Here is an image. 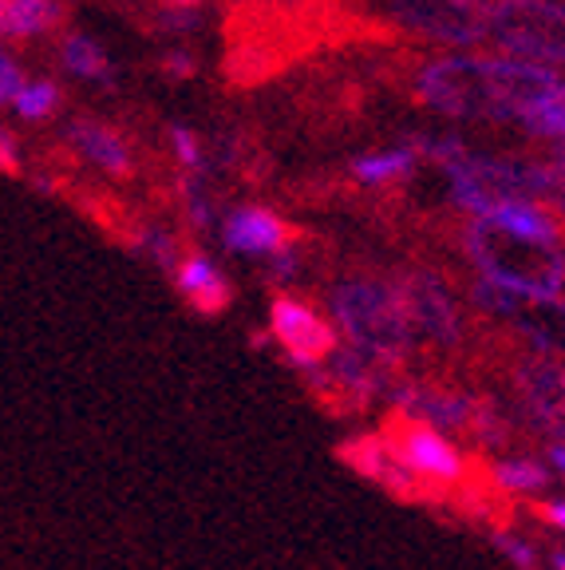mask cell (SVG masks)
Masks as SVG:
<instances>
[{
	"mask_svg": "<svg viewBox=\"0 0 565 570\" xmlns=\"http://www.w3.org/2000/svg\"><path fill=\"white\" fill-rule=\"evenodd\" d=\"M549 206H557V210L565 214V167H549V195H546Z\"/></svg>",
	"mask_w": 565,
	"mask_h": 570,
	"instance_id": "26",
	"label": "cell"
},
{
	"mask_svg": "<svg viewBox=\"0 0 565 570\" xmlns=\"http://www.w3.org/2000/svg\"><path fill=\"white\" fill-rule=\"evenodd\" d=\"M0 163H4L9 175H17V139H12V131L0 135Z\"/></svg>",
	"mask_w": 565,
	"mask_h": 570,
	"instance_id": "28",
	"label": "cell"
},
{
	"mask_svg": "<svg viewBox=\"0 0 565 570\" xmlns=\"http://www.w3.org/2000/svg\"><path fill=\"white\" fill-rule=\"evenodd\" d=\"M447 175L455 203L475 214H490L503 203H546L549 195V167L542 163L463 155V159L447 163Z\"/></svg>",
	"mask_w": 565,
	"mask_h": 570,
	"instance_id": "4",
	"label": "cell"
},
{
	"mask_svg": "<svg viewBox=\"0 0 565 570\" xmlns=\"http://www.w3.org/2000/svg\"><path fill=\"white\" fill-rule=\"evenodd\" d=\"M20 91H24V80H20L17 60L4 56V60H0V99H4V104H17Z\"/></svg>",
	"mask_w": 565,
	"mask_h": 570,
	"instance_id": "24",
	"label": "cell"
},
{
	"mask_svg": "<svg viewBox=\"0 0 565 570\" xmlns=\"http://www.w3.org/2000/svg\"><path fill=\"white\" fill-rule=\"evenodd\" d=\"M549 460L557 463V472L565 475V444H549Z\"/></svg>",
	"mask_w": 565,
	"mask_h": 570,
	"instance_id": "30",
	"label": "cell"
},
{
	"mask_svg": "<svg viewBox=\"0 0 565 570\" xmlns=\"http://www.w3.org/2000/svg\"><path fill=\"white\" fill-rule=\"evenodd\" d=\"M486 218H495V223L511 226L518 234H531V238H549V242H562V226L554 223V214L542 210L538 203H503L498 210H490Z\"/></svg>",
	"mask_w": 565,
	"mask_h": 570,
	"instance_id": "17",
	"label": "cell"
},
{
	"mask_svg": "<svg viewBox=\"0 0 565 570\" xmlns=\"http://www.w3.org/2000/svg\"><path fill=\"white\" fill-rule=\"evenodd\" d=\"M167 71H170V76H195V56L170 52L167 56Z\"/></svg>",
	"mask_w": 565,
	"mask_h": 570,
	"instance_id": "29",
	"label": "cell"
},
{
	"mask_svg": "<svg viewBox=\"0 0 565 570\" xmlns=\"http://www.w3.org/2000/svg\"><path fill=\"white\" fill-rule=\"evenodd\" d=\"M518 392L531 416L538 420L546 432H554L557 444L565 440V365L546 361V356H534V361H522L518 373Z\"/></svg>",
	"mask_w": 565,
	"mask_h": 570,
	"instance_id": "12",
	"label": "cell"
},
{
	"mask_svg": "<svg viewBox=\"0 0 565 570\" xmlns=\"http://www.w3.org/2000/svg\"><path fill=\"white\" fill-rule=\"evenodd\" d=\"M68 139L76 142V151H80L83 159L111 170V175H127V170H131V151H127V142L119 139L116 131H107V127L88 124V119H76V124L68 127Z\"/></svg>",
	"mask_w": 565,
	"mask_h": 570,
	"instance_id": "15",
	"label": "cell"
},
{
	"mask_svg": "<svg viewBox=\"0 0 565 570\" xmlns=\"http://www.w3.org/2000/svg\"><path fill=\"white\" fill-rule=\"evenodd\" d=\"M470 262L483 269L490 282H503L511 289H531V294H557L565 285V249L562 242L531 238L511 226L478 214L463 234Z\"/></svg>",
	"mask_w": 565,
	"mask_h": 570,
	"instance_id": "2",
	"label": "cell"
},
{
	"mask_svg": "<svg viewBox=\"0 0 565 570\" xmlns=\"http://www.w3.org/2000/svg\"><path fill=\"white\" fill-rule=\"evenodd\" d=\"M170 4H178V9H195L198 0H170Z\"/></svg>",
	"mask_w": 565,
	"mask_h": 570,
	"instance_id": "31",
	"label": "cell"
},
{
	"mask_svg": "<svg viewBox=\"0 0 565 570\" xmlns=\"http://www.w3.org/2000/svg\"><path fill=\"white\" fill-rule=\"evenodd\" d=\"M384 4L407 32L443 45H475L486 36L490 20V0H384Z\"/></svg>",
	"mask_w": 565,
	"mask_h": 570,
	"instance_id": "7",
	"label": "cell"
},
{
	"mask_svg": "<svg viewBox=\"0 0 565 570\" xmlns=\"http://www.w3.org/2000/svg\"><path fill=\"white\" fill-rule=\"evenodd\" d=\"M63 20L60 0H0V32L9 40L40 36Z\"/></svg>",
	"mask_w": 565,
	"mask_h": 570,
	"instance_id": "16",
	"label": "cell"
},
{
	"mask_svg": "<svg viewBox=\"0 0 565 570\" xmlns=\"http://www.w3.org/2000/svg\"><path fill=\"white\" fill-rule=\"evenodd\" d=\"M495 543L518 562V570H538V559H534V551L522 543V539H514V534H506V531H495Z\"/></svg>",
	"mask_w": 565,
	"mask_h": 570,
	"instance_id": "25",
	"label": "cell"
},
{
	"mask_svg": "<svg viewBox=\"0 0 565 570\" xmlns=\"http://www.w3.org/2000/svg\"><path fill=\"white\" fill-rule=\"evenodd\" d=\"M269 325H274V337L285 348V356L297 368H305V373L333 361V353L340 348L333 325L313 305L297 302V297H277L274 313H269Z\"/></svg>",
	"mask_w": 565,
	"mask_h": 570,
	"instance_id": "9",
	"label": "cell"
},
{
	"mask_svg": "<svg viewBox=\"0 0 565 570\" xmlns=\"http://www.w3.org/2000/svg\"><path fill=\"white\" fill-rule=\"evenodd\" d=\"M333 313L345 337L360 353L376 356L384 365H399L412 353V321L399 302L396 285L371 282V277H348L333 289Z\"/></svg>",
	"mask_w": 565,
	"mask_h": 570,
	"instance_id": "3",
	"label": "cell"
},
{
	"mask_svg": "<svg viewBox=\"0 0 565 570\" xmlns=\"http://www.w3.org/2000/svg\"><path fill=\"white\" fill-rule=\"evenodd\" d=\"M170 139H175V155H178V163H182V167L202 170V147H198L195 131H186V127H175V131H170Z\"/></svg>",
	"mask_w": 565,
	"mask_h": 570,
	"instance_id": "23",
	"label": "cell"
},
{
	"mask_svg": "<svg viewBox=\"0 0 565 570\" xmlns=\"http://www.w3.org/2000/svg\"><path fill=\"white\" fill-rule=\"evenodd\" d=\"M396 294L407 309V321H412V333L432 345H459V309H455V297L447 294V285L435 274H424V269H412V274H399Z\"/></svg>",
	"mask_w": 565,
	"mask_h": 570,
	"instance_id": "10",
	"label": "cell"
},
{
	"mask_svg": "<svg viewBox=\"0 0 565 570\" xmlns=\"http://www.w3.org/2000/svg\"><path fill=\"white\" fill-rule=\"evenodd\" d=\"M56 107H60V91H56L52 80L24 83V91H20V99H17L20 119H28V124H40V119H48Z\"/></svg>",
	"mask_w": 565,
	"mask_h": 570,
	"instance_id": "22",
	"label": "cell"
},
{
	"mask_svg": "<svg viewBox=\"0 0 565 570\" xmlns=\"http://www.w3.org/2000/svg\"><path fill=\"white\" fill-rule=\"evenodd\" d=\"M60 56L76 76H83V80L111 83V63H107L103 48H99L96 40H88V36H68L63 48H60Z\"/></svg>",
	"mask_w": 565,
	"mask_h": 570,
	"instance_id": "19",
	"label": "cell"
},
{
	"mask_svg": "<svg viewBox=\"0 0 565 570\" xmlns=\"http://www.w3.org/2000/svg\"><path fill=\"white\" fill-rule=\"evenodd\" d=\"M486 36L514 60L565 63V4L562 0H495Z\"/></svg>",
	"mask_w": 565,
	"mask_h": 570,
	"instance_id": "5",
	"label": "cell"
},
{
	"mask_svg": "<svg viewBox=\"0 0 565 570\" xmlns=\"http://www.w3.org/2000/svg\"><path fill=\"white\" fill-rule=\"evenodd\" d=\"M478 309L495 313V317L511 321L522 337H531L542 353L565 356V302L557 294H531V289H511L503 282H483L470 289Z\"/></svg>",
	"mask_w": 565,
	"mask_h": 570,
	"instance_id": "6",
	"label": "cell"
},
{
	"mask_svg": "<svg viewBox=\"0 0 565 570\" xmlns=\"http://www.w3.org/2000/svg\"><path fill=\"white\" fill-rule=\"evenodd\" d=\"M549 475L534 460H503L490 468V483L503 491H538L546 488Z\"/></svg>",
	"mask_w": 565,
	"mask_h": 570,
	"instance_id": "20",
	"label": "cell"
},
{
	"mask_svg": "<svg viewBox=\"0 0 565 570\" xmlns=\"http://www.w3.org/2000/svg\"><path fill=\"white\" fill-rule=\"evenodd\" d=\"M522 124L531 127L534 135H562L565 139V83H557L538 107H531Z\"/></svg>",
	"mask_w": 565,
	"mask_h": 570,
	"instance_id": "21",
	"label": "cell"
},
{
	"mask_svg": "<svg viewBox=\"0 0 565 570\" xmlns=\"http://www.w3.org/2000/svg\"><path fill=\"white\" fill-rule=\"evenodd\" d=\"M419 99L459 119H522L557 88V76L531 60L447 56L419 71Z\"/></svg>",
	"mask_w": 565,
	"mask_h": 570,
	"instance_id": "1",
	"label": "cell"
},
{
	"mask_svg": "<svg viewBox=\"0 0 565 570\" xmlns=\"http://www.w3.org/2000/svg\"><path fill=\"white\" fill-rule=\"evenodd\" d=\"M416 167V151L412 147H396V151H384V155H360L353 163V175L368 187H384V183H399V178L412 175Z\"/></svg>",
	"mask_w": 565,
	"mask_h": 570,
	"instance_id": "18",
	"label": "cell"
},
{
	"mask_svg": "<svg viewBox=\"0 0 565 570\" xmlns=\"http://www.w3.org/2000/svg\"><path fill=\"white\" fill-rule=\"evenodd\" d=\"M538 515L546 519V523H554L557 531H565V499H549V503H542Z\"/></svg>",
	"mask_w": 565,
	"mask_h": 570,
	"instance_id": "27",
	"label": "cell"
},
{
	"mask_svg": "<svg viewBox=\"0 0 565 570\" xmlns=\"http://www.w3.org/2000/svg\"><path fill=\"white\" fill-rule=\"evenodd\" d=\"M554 570H565V551H562V554H554Z\"/></svg>",
	"mask_w": 565,
	"mask_h": 570,
	"instance_id": "32",
	"label": "cell"
},
{
	"mask_svg": "<svg viewBox=\"0 0 565 570\" xmlns=\"http://www.w3.org/2000/svg\"><path fill=\"white\" fill-rule=\"evenodd\" d=\"M289 238V226L266 206H241L221 223V242L234 254H285Z\"/></svg>",
	"mask_w": 565,
	"mask_h": 570,
	"instance_id": "13",
	"label": "cell"
},
{
	"mask_svg": "<svg viewBox=\"0 0 565 570\" xmlns=\"http://www.w3.org/2000/svg\"><path fill=\"white\" fill-rule=\"evenodd\" d=\"M557 167H565V139H562V147H557Z\"/></svg>",
	"mask_w": 565,
	"mask_h": 570,
	"instance_id": "33",
	"label": "cell"
},
{
	"mask_svg": "<svg viewBox=\"0 0 565 570\" xmlns=\"http://www.w3.org/2000/svg\"><path fill=\"white\" fill-rule=\"evenodd\" d=\"M175 282H178V294L186 297V305L195 313H202V317H218L234 302L230 277L221 274L210 258H202V254L182 258V266L175 269Z\"/></svg>",
	"mask_w": 565,
	"mask_h": 570,
	"instance_id": "14",
	"label": "cell"
},
{
	"mask_svg": "<svg viewBox=\"0 0 565 570\" xmlns=\"http://www.w3.org/2000/svg\"><path fill=\"white\" fill-rule=\"evenodd\" d=\"M340 460L353 463L356 472L368 475V480H376L384 491H391L396 499H439L432 491V483L419 480V475L412 472V463L399 455V448L391 444L388 432H384V436L348 440V444L340 448Z\"/></svg>",
	"mask_w": 565,
	"mask_h": 570,
	"instance_id": "11",
	"label": "cell"
},
{
	"mask_svg": "<svg viewBox=\"0 0 565 570\" xmlns=\"http://www.w3.org/2000/svg\"><path fill=\"white\" fill-rule=\"evenodd\" d=\"M384 432H388L391 444L399 448V455L412 463V472H416L419 480L432 483L435 495H443V488H455V483L467 480V463H463V455L455 452V444H450L435 424L416 420V416H404V420H391Z\"/></svg>",
	"mask_w": 565,
	"mask_h": 570,
	"instance_id": "8",
	"label": "cell"
}]
</instances>
